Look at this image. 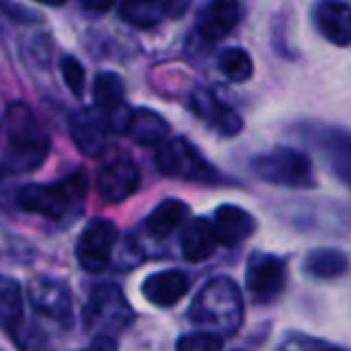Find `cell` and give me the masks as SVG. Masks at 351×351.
Listing matches in <instances>:
<instances>
[{"label":"cell","instance_id":"32","mask_svg":"<svg viewBox=\"0 0 351 351\" xmlns=\"http://www.w3.org/2000/svg\"><path fill=\"white\" fill-rule=\"evenodd\" d=\"M320 351H346V349H341V346H327V349H320Z\"/></svg>","mask_w":351,"mask_h":351},{"label":"cell","instance_id":"25","mask_svg":"<svg viewBox=\"0 0 351 351\" xmlns=\"http://www.w3.org/2000/svg\"><path fill=\"white\" fill-rule=\"evenodd\" d=\"M219 70L231 82H245L253 75V60L243 49H226L219 58Z\"/></svg>","mask_w":351,"mask_h":351},{"label":"cell","instance_id":"18","mask_svg":"<svg viewBox=\"0 0 351 351\" xmlns=\"http://www.w3.org/2000/svg\"><path fill=\"white\" fill-rule=\"evenodd\" d=\"M125 132L137 145L159 147L161 142H166V137H169L171 125L159 113L149 111V108H140V111H130V118H128V123H125Z\"/></svg>","mask_w":351,"mask_h":351},{"label":"cell","instance_id":"11","mask_svg":"<svg viewBox=\"0 0 351 351\" xmlns=\"http://www.w3.org/2000/svg\"><path fill=\"white\" fill-rule=\"evenodd\" d=\"M94 104L104 113L113 132H125L130 108L125 104V84L116 73H99L94 80Z\"/></svg>","mask_w":351,"mask_h":351},{"label":"cell","instance_id":"13","mask_svg":"<svg viewBox=\"0 0 351 351\" xmlns=\"http://www.w3.org/2000/svg\"><path fill=\"white\" fill-rule=\"evenodd\" d=\"M191 108L195 116H200L212 130L224 137H234L243 130V121L236 111H231L226 104H221L210 89L195 87L191 92Z\"/></svg>","mask_w":351,"mask_h":351},{"label":"cell","instance_id":"21","mask_svg":"<svg viewBox=\"0 0 351 351\" xmlns=\"http://www.w3.org/2000/svg\"><path fill=\"white\" fill-rule=\"evenodd\" d=\"M349 269L346 253L339 248H315L303 258V272L315 279H335Z\"/></svg>","mask_w":351,"mask_h":351},{"label":"cell","instance_id":"8","mask_svg":"<svg viewBox=\"0 0 351 351\" xmlns=\"http://www.w3.org/2000/svg\"><path fill=\"white\" fill-rule=\"evenodd\" d=\"M137 188H140V169L128 154L113 156L99 169L97 193L108 205L128 200L130 195H135Z\"/></svg>","mask_w":351,"mask_h":351},{"label":"cell","instance_id":"28","mask_svg":"<svg viewBox=\"0 0 351 351\" xmlns=\"http://www.w3.org/2000/svg\"><path fill=\"white\" fill-rule=\"evenodd\" d=\"M80 5H82L87 12L104 15V12H108L113 5H116V0H80Z\"/></svg>","mask_w":351,"mask_h":351},{"label":"cell","instance_id":"16","mask_svg":"<svg viewBox=\"0 0 351 351\" xmlns=\"http://www.w3.org/2000/svg\"><path fill=\"white\" fill-rule=\"evenodd\" d=\"M191 289V282L183 272L178 269H166V272H156L142 282V296L159 308H171L181 301Z\"/></svg>","mask_w":351,"mask_h":351},{"label":"cell","instance_id":"1","mask_svg":"<svg viewBox=\"0 0 351 351\" xmlns=\"http://www.w3.org/2000/svg\"><path fill=\"white\" fill-rule=\"evenodd\" d=\"M5 169L8 173H29L46 161L51 137L27 104L15 101L5 111Z\"/></svg>","mask_w":351,"mask_h":351},{"label":"cell","instance_id":"9","mask_svg":"<svg viewBox=\"0 0 351 351\" xmlns=\"http://www.w3.org/2000/svg\"><path fill=\"white\" fill-rule=\"evenodd\" d=\"M287 284V265L284 260L267 253L250 255L248 267H245V287L250 296L258 303H267L282 293Z\"/></svg>","mask_w":351,"mask_h":351},{"label":"cell","instance_id":"23","mask_svg":"<svg viewBox=\"0 0 351 351\" xmlns=\"http://www.w3.org/2000/svg\"><path fill=\"white\" fill-rule=\"evenodd\" d=\"M166 0H123L121 15L135 27H154L164 17Z\"/></svg>","mask_w":351,"mask_h":351},{"label":"cell","instance_id":"2","mask_svg":"<svg viewBox=\"0 0 351 351\" xmlns=\"http://www.w3.org/2000/svg\"><path fill=\"white\" fill-rule=\"evenodd\" d=\"M243 320V298L229 277H215L200 289L191 306V322L212 335H234Z\"/></svg>","mask_w":351,"mask_h":351},{"label":"cell","instance_id":"7","mask_svg":"<svg viewBox=\"0 0 351 351\" xmlns=\"http://www.w3.org/2000/svg\"><path fill=\"white\" fill-rule=\"evenodd\" d=\"M118 245V229L108 219H92L82 229L75 245V255L82 269L97 274L111 265L113 250Z\"/></svg>","mask_w":351,"mask_h":351},{"label":"cell","instance_id":"29","mask_svg":"<svg viewBox=\"0 0 351 351\" xmlns=\"http://www.w3.org/2000/svg\"><path fill=\"white\" fill-rule=\"evenodd\" d=\"M188 3H191V0H166V3H164V15L181 17L183 12H186Z\"/></svg>","mask_w":351,"mask_h":351},{"label":"cell","instance_id":"19","mask_svg":"<svg viewBox=\"0 0 351 351\" xmlns=\"http://www.w3.org/2000/svg\"><path fill=\"white\" fill-rule=\"evenodd\" d=\"M25 317V296L17 279L0 274V327L10 335H17Z\"/></svg>","mask_w":351,"mask_h":351},{"label":"cell","instance_id":"12","mask_svg":"<svg viewBox=\"0 0 351 351\" xmlns=\"http://www.w3.org/2000/svg\"><path fill=\"white\" fill-rule=\"evenodd\" d=\"M108 132L111 128L99 108H80L70 118V137L75 147L87 156H99L106 149Z\"/></svg>","mask_w":351,"mask_h":351},{"label":"cell","instance_id":"20","mask_svg":"<svg viewBox=\"0 0 351 351\" xmlns=\"http://www.w3.org/2000/svg\"><path fill=\"white\" fill-rule=\"evenodd\" d=\"M191 217V207L181 200H164L159 207L152 210V215L147 217V231L156 239H166L173 231H178Z\"/></svg>","mask_w":351,"mask_h":351},{"label":"cell","instance_id":"3","mask_svg":"<svg viewBox=\"0 0 351 351\" xmlns=\"http://www.w3.org/2000/svg\"><path fill=\"white\" fill-rule=\"evenodd\" d=\"M87 186L84 171H75L51 186H25L17 193V207L46 219H65L82 210Z\"/></svg>","mask_w":351,"mask_h":351},{"label":"cell","instance_id":"33","mask_svg":"<svg viewBox=\"0 0 351 351\" xmlns=\"http://www.w3.org/2000/svg\"><path fill=\"white\" fill-rule=\"evenodd\" d=\"M5 173H8V169L3 164H0V181H3V178H5Z\"/></svg>","mask_w":351,"mask_h":351},{"label":"cell","instance_id":"10","mask_svg":"<svg viewBox=\"0 0 351 351\" xmlns=\"http://www.w3.org/2000/svg\"><path fill=\"white\" fill-rule=\"evenodd\" d=\"M27 298L32 308L39 315L58 322V325H70L73 320V298L65 284L51 277H36L27 287Z\"/></svg>","mask_w":351,"mask_h":351},{"label":"cell","instance_id":"15","mask_svg":"<svg viewBox=\"0 0 351 351\" xmlns=\"http://www.w3.org/2000/svg\"><path fill=\"white\" fill-rule=\"evenodd\" d=\"M258 224H255L253 215L245 212L243 207L236 205H221L215 212V221H212V234L219 245L234 248V245L243 243L248 236L255 234Z\"/></svg>","mask_w":351,"mask_h":351},{"label":"cell","instance_id":"6","mask_svg":"<svg viewBox=\"0 0 351 351\" xmlns=\"http://www.w3.org/2000/svg\"><path fill=\"white\" fill-rule=\"evenodd\" d=\"M156 169L171 178H183V181L195 183H217L219 173L210 166V161L186 140V137H173L169 142H161L156 152Z\"/></svg>","mask_w":351,"mask_h":351},{"label":"cell","instance_id":"26","mask_svg":"<svg viewBox=\"0 0 351 351\" xmlns=\"http://www.w3.org/2000/svg\"><path fill=\"white\" fill-rule=\"evenodd\" d=\"M178 351H221V337L212 332H197V335H186L176 344Z\"/></svg>","mask_w":351,"mask_h":351},{"label":"cell","instance_id":"27","mask_svg":"<svg viewBox=\"0 0 351 351\" xmlns=\"http://www.w3.org/2000/svg\"><path fill=\"white\" fill-rule=\"evenodd\" d=\"M60 73H63V80H65V84H68L70 92H73L75 97H82V92H84L82 63H80L77 58H73V56H65V58L60 60Z\"/></svg>","mask_w":351,"mask_h":351},{"label":"cell","instance_id":"17","mask_svg":"<svg viewBox=\"0 0 351 351\" xmlns=\"http://www.w3.org/2000/svg\"><path fill=\"white\" fill-rule=\"evenodd\" d=\"M239 22V0H212L197 20V34L215 44L231 34Z\"/></svg>","mask_w":351,"mask_h":351},{"label":"cell","instance_id":"5","mask_svg":"<svg viewBox=\"0 0 351 351\" xmlns=\"http://www.w3.org/2000/svg\"><path fill=\"white\" fill-rule=\"evenodd\" d=\"M253 173L265 183L293 188V191H306V188L315 186L311 159L293 147H274V149L255 156Z\"/></svg>","mask_w":351,"mask_h":351},{"label":"cell","instance_id":"30","mask_svg":"<svg viewBox=\"0 0 351 351\" xmlns=\"http://www.w3.org/2000/svg\"><path fill=\"white\" fill-rule=\"evenodd\" d=\"M84 351H118V349L111 337H97V339L92 341V346H87Z\"/></svg>","mask_w":351,"mask_h":351},{"label":"cell","instance_id":"14","mask_svg":"<svg viewBox=\"0 0 351 351\" xmlns=\"http://www.w3.org/2000/svg\"><path fill=\"white\" fill-rule=\"evenodd\" d=\"M313 22L317 32L335 46L351 44V8L341 0H320L313 8Z\"/></svg>","mask_w":351,"mask_h":351},{"label":"cell","instance_id":"24","mask_svg":"<svg viewBox=\"0 0 351 351\" xmlns=\"http://www.w3.org/2000/svg\"><path fill=\"white\" fill-rule=\"evenodd\" d=\"M325 149L330 156L332 166L339 173L341 183H349V166H351V154H349V135L344 130H330L325 140Z\"/></svg>","mask_w":351,"mask_h":351},{"label":"cell","instance_id":"31","mask_svg":"<svg viewBox=\"0 0 351 351\" xmlns=\"http://www.w3.org/2000/svg\"><path fill=\"white\" fill-rule=\"evenodd\" d=\"M36 3H44V5H53V8H58V5H65L68 0H36Z\"/></svg>","mask_w":351,"mask_h":351},{"label":"cell","instance_id":"22","mask_svg":"<svg viewBox=\"0 0 351 351\" xmlns=\"http://www.w3.org/2000/svg\"><path fill=\"white\" fill-rule=\"evenodd\" d=\"M215 234H212V224L207 219H193L186 226L181 239V253L191 263H202L215 253Z\"/></svg>","mask_w":351,"mask_h":351},{"label":"cell","instance_id":"4","mask_svg":"<svg viewBox=\"0 0 351 351\" xmlns=\"http://www.w3.org/2000/svg\"><path fill=\"white\" fill-rule=\"evenodd\" d=\"M132 320H135V311L128 303L123 289L116 284H104L94 289L82 311L84 330L94 337L113 339V335H121L125 327L132 325Z\"/></svg>","mask_w":351,"mask_h":351}]
</instances>
